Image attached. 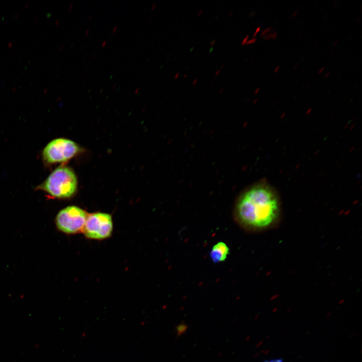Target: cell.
<instances>
[{
	"label": "cell",
	"mask_w": 362,
	"mask_h": 362,
	"mask_svg": "<svg viewBox=\"0 0 362 362\" xmlns=\"http://www.w3.org/2000/svg\"><path fill=\"white\" fill-rule=\"evenodd\" d=\"M279 69H280V66H279V65L277 66L274 69V73L277 72L279 70Z\"/></svg>",
	"instance_id": "cell-14"
},
{
	"label": "cell",
	"mask_w": 362,
	"mask_h": 362,
	"mask_svg": "<svg viewBox=\"0 0 362 362\" xmlns=\"http://www.w3.org/2000/svg\"><path fill=\"white\" fill-rule=\"evenodd\" d=\"M179 75V72H177V73L174 75V78H177L178 77Z\"/></svg>",
	"instance_id": "cell-22"
},
{
	"label": "cell",
	"mask_w": 362,
	"mask_h": 362,
	"mask_svg": "<svg viewBox=\"0 0 362 362\" xmlns=\"http://www.w3.org/2000/svg\"><path fill=\"white\" fill-rule=\"evenodd\" d=\"M260 31H261V28H260V27H259V26L257 27L256 28L254 33L252 35V38H255V37H256L257 34L259 32H260Z\"/></svg>",
	"instance_id": "cell-11"
},
{
	"label": "cell",
	"mask_w": 362,
	"mask_h": 362,
	"mask_svg": "<svg viewBox=\"0 0 362 362\" xmlns=\"http://www.w3.org/2000/svg\"><path fill=\"white\" fill-rule=\"evenodd\" d=\"M256 40H257V38L256 37L252 38L250 39H248L245 43V45H248V44L254 43L256 41Z\"/></svg>",
	"instance_id": "cell-10"
},
{
	"label": "cell",
	"mask_w": 362,
	"mask_h": 362,
	"mask_svg": "<svg viewBox=\"0 0 362 362\" xmlns=\"http://www.w3.org/2000/svg\"><path fill=\"white\" fill-rule=\"evenodd\" d=\"M182 47H183L182 46L180 47H179V49H182Z\"/></svg>",
	"instance_id": "cell-42"
},
{
	"label": "cell",
	"mask_w": 362,
	"mask_h": 362,
	"mask_svg": "<svg viewBox=\"0 0 362 362\" xmlns=\"http://www.w3.org/2000/svg\"><path fill=\"white\" fill-rule=\"evenodd\" d=\"M220 71V69H218V70L216 71V72H215V75L216 76L218 75L219 74Z\"/></svg>",
	"instance_id": "cell-24"
},
{
	"label": "cell",
	"mask_w": 362,
	"mask_h": 362,
	"mask_svg": "<svg viewBox=\"0 0 362 362\" xmlns=\"http://www.w3.org/2000/svg\"><path fill=\"white\" fill-rule=\"evenodd\" d=\"M360 16H359L356 18L355 22H357L359 21V20L360 19Z\"/></svg>",
	"instance_id": "cell-29"
},
{
	"label": "cell",
	"mask_w": 362,
	"mask_h": 362,
	"mask_svg": "<svg viewBox=\"0 0 362 362\" xmlns=\"http://www.w3.org/2000/svg\"><path fill=\"white\" fill-rule=\"evenodd\" d=\"M254 13H255L254 11H251V12L249 13V16H253V15L254 14Z\"/></svg>",
	"instance_id": "cell-21"
},
{
	"label": "cell",
	"mask_w": 362,
	"mask_h": 362,
	"mask_svg": "<svg viewBox=\"0 0 362 362\" xmlns=\"http://www.w3.org/2000/svg\"><path fill=\"white\" fill-rule=\"evenodd\" d=\"M331 314V313H328V314H326V316H328L330 315Z\"/></svg>",
	"instance_id": "cell-36"
},
{
	"label": "cell",
	"mask_w": 362,
	"mask_h": 362,
	"mask_svg": "<svg viewBox=\"0 0 362 362\" xmlns=\"http://www.w3.org/2000/svg\"><path fill=\"white\" fill-rule=\"evenodd\" d=\"M116 29V27H115L114 28V30H113V32H115V30Z\"/></svg>",
	"instance_id": "cell-38"
},
{
	"label": "cell",
	"mask_w": 362,
	"mask_h": 362,
	"mask_svg": "<svg viewBox=\"0 0 362 362\" xmlns=\"http://www.w3.org/2000/svg\"><path fill=\"white\" fill-rule=\"evenodd\" d=\"M316 44H317V43H315L314 44L315 45H313V46H316Z\"/></svg>",
	"instance_id": "cell-41"
},
{
	"label": "cell",
	"mask_w": 362,
	"mask_h": 362,
	"mask_svg": "<svg viewBox=\"0 0 362 362\" xmlns=\"http://www.w3.org/2000/svg\"><path fill=\"white\" fill-rule=\"evenodd\" d=\"M183 76L184 77H187L188 76V75L187 74H184Z\"/></svg>",
	"instance_id": "cell-35"
},
{
	"label": "cell",
	"mask_w": 362,
	"mask_h": 362,
	"mask_svg": "<svg viewBox=\"0 0 362 362\" xmlns=\"http://www.w3.org/2000/svg\"><path fill=\"white\" fill-rule=\"evenodd\" d=\"M269 352V350H267L266 351H264V354H266Z\"/></svg>",
	"instance_id": "cell-33"
},
{
	"label": "cell",
	"mask_w": 362,
	"mask_h": 362,
	"mask_svg": "<svg viewBox=\"0 0 362 362\" xmlns=\"http://www.w3.org/2000/svg\"><path fill=\"white\" fill-rule=\"evenodd\" d=\"M281 204L276 191L265 183L245 189L237 199L235 212L245 228L256 231L276 227L281 219Z\"/></svg>",
	"instance_id": "cell-1"
},
{
	"label": "cell",
	"mask_w": 362,
	"mask_h": 362,
	"mask_svg": "<svg viewBox=\"0 0 362 362\" xmlns=\"http://www.w3.org/2000/svg\"><path fill=\"white\" fill-rule=\"evenodd\" d=\"M338 39L336 40L334 42V43H333L332 46H335L337 44V43H338Z\"/></svg>",
	"instance_id": "cell-20"
},
{
	"label": "cell",
	"mask_w": 362,
	"mask_h": 362,
	"mask_svg": "<svg viewBox=\"0 0 362 362\" xmlns=\"http://www.w3.org/2000/svg\"><path fill=\"white\" fill-rule=\"evenodd\" d=\"M229 250L225 243L219 242L213 247L210 252V256L215 262L223 261L226 258Z\"/></svg>",
	"instance_id": "cell-6"
},
{
	"label": "cell",
	"mask_w": 362,
	"mask_h": 362,
	"mask_svg": "<svg viewBox=\"0 0 362 362\" xmlns=\"http://www.w3.org/2000/svg\"><path fill=\"white\" fill-rule=\"evenodd\" d=\"M138 90H139V89H138V88H137V89H136V90L135 91V93H137V92H138Z\"/></svg>",
	"instance_id": "cell-37"
},
{
	"label": "cell",
	"mask_w": 362,
	"mask_h": 362,
	"mask_svg": "<svg viewBox=\"0 0 362 362\" xmlns=\"http://www.w3.org/2000/svg\"><path fill=\"white\" fill-rule=\"evenodd\" d=\"M215 42H216V40H215V39H212V40L211 41V42H210V45H211V46H213V45L215 44Z\"/></svg>",
	"instance_id": "cell-15"
},
{
	"label": "cell",
	"mask_w": 362,
	"mask_h": 362,
	"mask_svg": "<svg viewBox=\"0 0 362 362\" xmlns=\"http://www.w3.org/2000/svg\"><path fill=\"white\" fill-rule=\"evenodd\" d=\"M88 31H89V30H87L86 31V34H85L86 35L88 33Z\"/></svg>",
	"instance_id": "cell-39"
},
{
	"label": "cell",
	"mask_w": 362,
	"mask_h": 362,
	"mask_svg": "<svg viewBox=\"0 0 362 362\" xmlns=\"http://www.w3.org/2000/svg\"><path fill=\"white\" fill-rule=\"evenodd\" d=\"M263 341H260V342L258 345H257L256 347H258V346H259L260 344H262V343H263Z\"/></svg>",
	"instance_id": "cell-32"
},
{
	"label": "cell",
	"mask_w": 362,
	"mask_h": 362,
	"mask_svg": "<svg viewBox=\"0 0 362 362\" xmlns=\"http://www.w3.org/2000/svg\"><path fill=\"white\" fill-rule=\"evenodd\" d=\"M197 81H198V78H195L193 81V84H195L197 82Z\"/></svg>",
	"instance_id": "cell-26"
},
{
	"label": "cell",
	"mask_w": 362,
	"mask_h": 362,
	"mask_svg": "<svg viewBox=\"0 0 362 362\" xmlns=\"http://www.w3.org/2000/svg\"><path fill=\"white\" fill-rule=\"evenodd\" d=\"M202 13H203V10H202V9H200V10H199V11L198 12V16H201V14H202Z\"/></svg>",
	"instance_id": "cell-18"
},
{
	"label": "cell",
	"mask_w": 362,
	"mask_h": 362,
	"mask_svg": "<svg viewBox=\"0 0 362 362\" xmlns=\"http://www.w3.org/2000/svg\"><path fill=\"white\" fill-rule=\"evenodd\" d=\"M87 217L86 213L82 209L69 206L58 213L56 224L61 231L66 234H74L82 230Z\"/></svg>",
	"instance_id": "cell-4"
},
{
	"label": "cell",
	"mask_w": 362,
	"mask_h": 362,
	"mask_svg": "<svg viewBox=\"0 0 362 362\" xmlns=\"http://www.w3.org/2000/svg\"><path fill=\"white\" fill-rule=\"evenodd\" d=\"M269 337H270V335L267 336L266 337V338L267 339V338H268Z\"/></svg>",
	"instance_id": "cell-40"
},
{
	"label": "cell",
	"mask_w": 362,
	"mask_h": 362,
	"mask_svg": "<svg viewBox=\"0 0 362 362\" xmlns=\"http://www.w3.org/2000/svg\"><path fill=\"white\" fill-rule=\"evenodd\" d=\"M278 36V32L275 30H273L270 32L262 35L260 36V37L264 39L265 40H270V39H276L277 38Z\"/></svg>",
	"instance_id": "cell-8"
},
{
	"label": "cell",
	"mask_w": 362,
	"mask_h": 362,
	"mask_svg": "<svg viewBox=\"0 0 362 362\" xmlns=\"http://www.w3.org/2000/svg\"><path fill=\"white\" fill-rule=\"evenodd\" d=\"M232 14H233V11L231 10L229 12V13L228 14V16L230 17Z\"/></svg>",
	"instance_id": "cell-25"
},
{
	"label": "cell",
	"mask_w": 362,
	"mask_h": 362,
	"mask_svg": "<svg viewBox=\"0 0 362 362\" xmlns=\"http://www.w3.org/2000/svg\"><path fill=\"white\" fill-rule=\"evenodd\" d=\"M82 231L89 238H107L111 236L113 231L112 217L109 214L101 212L88 215Z\"/></svg>",
	"instance_id": "cell-5"
},
{
	"label": "cell",
	"mask_w": 362,
	"mask_h": 362,
	"mask_svg": "<svg viewBox=\"0 0 362 362\" xmlns=\"http://www.w3.org/2000/svg\"><path fill=\"white\" fill-rule=\"evenodd\" d=\"M324 70V67H321V68L319 69V70H318V73H319V74L321 73L322 72H323Z\"/></svg>",
	"instance_id": "cell-16"
},
{
	"label": "cell",
	"mask_w": 362,
	"mask_h": 362,
	"mask_svg": "<svg viewBox=\"0 0 362 362\" xmlns=\"http://www.w3.org/2000/svg\"><path fill=\"white\" fill-rule=\"evenodd\" d=\"M303 33L302 32L300 33L298 35V38H300L302 35Z\"/></svg>",
	"instance_id": "cell-30"
},
{
	"label": "cell",
	"mask_w": 362,
	"mask_h": 362,
	"mask_svg": "<svg viewBox=\"0 0 362 362\" xmlns=\"http://www.w3.org/2000/svg\"><path fill=\"white\" fill-rule=\"evenodd\" d=\"M297 13H298L297 11H294L292 14V17H295L296 16V15L297 14Z\"/></svg>",
	"instance_id": "cell-19"
},
{
	"label": "cell",
	"mask_w": 362,
	"mask_h": 362,
	"mask_svg": "<svg viewBox=\"0 0 362 362\" xmlns=\"http://www.w3.org/2000/svg\"><path fill=\"white\" fill-rule=\"evenodd\" d=\"M273 30V29L272 27H270V26L264 29L263 30H262L261 31L260 36H262V35H265V34L270 32Z\"/></svg>",
	"instance_id": "cell-9"
},
{
	"label": "cell",
	"mask_w": 362,
	"mask_h": 362,
	"mask_svg": "<svg viewBox=\"0 0 362 362\" xmlns=\"http://www.w3.org/2000/svg\"><path fill=\"white\" fill-rule=\"evenodd\" d=\"M188 328V325L185 324L184 322H183L182 323L178 324L175 327V330L176 331V334L177 336L178 337L185 333Z\"/></svg>",
	"instance_id": "cell-7"
},
{
	"label": "cell",
	"mask_w": 362,
	"mask_h": 362,
	"mask_svg": "<svg viewBox=\"0 0 362 362\" xmlns=\"http://www.w3.org/2000/svg\"><path fill=\"white\" fill-rule=\"evenodd\" d=\"M299 63H296L293 67V69H295L298 66Z\"/></svg>",
	"instance_id": "cell-23"
},
{
	"label": "cell",
	"mask_w": 362,
	"mask_h": 362,
	"mask_svg": "<svg viewBox=\"0 0 362 362\" xmlns=\"http://www.w3.org/2000/svg\"><path fill=\"white\" fill-rule=\"evenodd\" d=\"M77 180L74 171L69 167L56 168L39 187L51 196L57 198H67L75 193Z\"/></svg>",
	"instance_id": "cell-2"
},
{
	"label": "cell",
	"mask_w": 362,
	"mask_h": 362,
	"mask_svg": "<svg viewBox=\"0 0 362 362\" xmlns=\"http://www.w3.org/2000/svg\"><path fill=\"white\" fill-rule=\"evenodd\" d=\"M155 7H156V4H153L152 6V7H151V9L153 10L155 8Z\"/></svg>",
	"instance_id": "cell-27"
},
{
	"label": "cell",
	"mask_w": 362,
	"mask_h": 362,
	"mask_svg": "<svg viewBox=\"0 0 362 362\" xmlns=\"http://www.w3.org/2000/svg\"><path fill=\"white\" fill-rule=\"evenodd\" d=\"M330 71H328L326 72L323 75V78H327L330 75Z\"/></svg>",
	"instance_id": "cell-13"
},
{
	"label": "cell",
	"mask_w": 362,
	"mask_h": 362,
	"mask_svg": "<svg viewBox=\"0 0 362 362\" xmlns=\"http://www.w3.org/2000/svg\"><path fill=\"white\" fill-rule=\"evenodd\" d=\"M223 90H224L223 88H220V90H219V94H221V93L223 92Z\"/></svg>",
	"instance_id": "cell-28"
},
{
	"label": "cell",
	"mask_w": 362,
	"mask_h": 362,
	"mask_svg": "<svg viewBox=\"0 0 362 362\" xmlns=\"http://www.w3.org/2000/svg\"><path fill=\"white\" fill-rule=\"evenodd\" d=\"M249 37V35L248 34H247L244 38L242 39L241 41V44L242 45H245L246 41L248 40V38Z\"/></svg>",
	"instance_id": "cell-12"
},
{
	"label": "cell",
	"mask_w": 362,
	"mask_h": 362,
	"mask_svg": "<svg viewBox=\"0 0 362 362\" xmlns=\"http://www.w3.org/2000/svg\"><path fill=\"white\" fill-rule=\"evenodd\" d=\"M106 41H104V42L103 43L102 46H105V44H106Z\"/></svg>",
	"instance_id": "cell-34"
},
{
	"label": "cell",
	"mask_w": 362,
	"mask_h": 362,
	"mask_svg": "<svg viewBox=\"0 0 362 362\" xmlns=\"http://www.w3.org/2000/svg\"><path fill=\"white\" fill-rule=\"evenodd\" d=\"M259 90H260V88L257 87L254 91V94H257L259 92Z\"/></svg>",
	"instance_id": "cell-17"
},
{
	"label": "cell",
	"mask_w": 362,
	"mask_h": 362,
	"mask_svg": "<svg viewBox=\"0 0 362 362\" xmlns=\"http://www.w3.org/2000/svg\"><path fill=\"white\" fill-rule=\"evenodd\" d=\"M224 65H225V63H223L221 65L220 68H222L224 67Z\"/></svg>",
	"instance_id": "cell-31"
},
{
	"label": "cell",
	"mask_w": 362,
	"mask_h": 362,
	"mask_svg": "<svg viewBox=\"0 0 362 362\" xmlns=\"http://www.w3.org/2000/svg\"><path fill=\"white\" fill-rule=\"evenodd\" d=\"M80 151V147L75 142L60 138L52 140L45 147L42 156L46 162L54 163L66 161Z\"/></svg>",
	"instance_id": "cell-3"
}]
</instances>
